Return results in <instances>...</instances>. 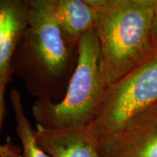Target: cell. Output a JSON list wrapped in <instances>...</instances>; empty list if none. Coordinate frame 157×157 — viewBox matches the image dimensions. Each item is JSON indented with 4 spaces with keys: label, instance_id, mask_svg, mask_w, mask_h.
<instances>
[{
    "label": "cell",
    "instance_id": "11",
    "mask_svg": "<svg viewBox=\"0 0 157 157\" xmlns=\"http://www.w3.org/2000/svg\"><path fill=\"white\" fill-rule=\"evenodd\" d=\"M154 11L151 21V39L155 52H157V0H153Z\"/></svg>",
    "mask_w": 157,
    "mask_h": 157
},
{
    "label": "cell",
    "instance_id": "3",
    "mask_svg": "<svg viewBox=\"0 0 157 157\" xmlns=\"http://www.w3.org/2000/svg\"><path fill=\"white\" fill-rule=\"evenodd\" d=\"M108 88L101 68L99 43L93 29L80 40L77 64L63 99L59 103L35 101L32 115L36 126L55 130L88 127L97 117Z\"/></svg>",
    "mask_w": 157,
    "mask_h": 157
},
{
    "label": "cell",
    "instance_id": "12",
    "mask_svg": "<svg viewBox=\"0 0 157 157\" xmlns=\"http://www.w3.org/2000/svg\"><path fill=\"white\" fill-rule=\"evenodd\" d=\"M5 87H0V129L5 119L6 107L5 101Z\"/></svg>",
    "mask_w": 157,
    "mask_h": 157
},
{
    "label": "cell",
    "instance_id": "8",
    "mask_svg": "<svg viewBox=\"0 0 157 157\" xmlns=\"http://www.w3.org/2000/svg\"><path fill=\"white\" fill-rule=\"evenodd\" d=\"M55 19L62 32L79 44L82 37L95 29V12L87 0H51Z\"/></svg>",
    "mask_w": 157,
    "mask_h": 157
},
{
    "label": "cell",
    "instance_id": "4",
    "mask_svg": "<svg viewBox=\"0 0 157 157\" xmlns=\"http://www.w3.org/2000/svg\"><path fill=\"white\" fill-rule=\"evenodd\" d=\"M156 103L157 52L109 86L101 109L88 128L98 141Z\"/></svg>",
    "mask_w": 157,
    "mask_h": 157
},
{
    "label": "cell",
    "instance_id": "2",
    "mask_svg": "<svg viewBox=\"0 0 157 157\" xmlns=\"http://www.w3.org/2000/svg\"><path fill=\"white\" fill-rule=\"evenodd\" d=\"M108 87L156 53L151 39L153 0H87Z\"/></svg>",
    "mask_w": 157,
    "mask_h": 157
},
{
    "label": "cell",
    "instance_id": "7",
    "mask_svg": "<svg viewBox=\"0 0 157 157\" xmlns=\"http://www.w3.org/2000/svg\"><path fill=\"white\" fill-rule=\"evenodd\" d=\"M35 137L51 157H101L98 140L88 127L55 130L36 126Z\"/></svg>",
    "mask_w": 157,
    "mask_h": 157
},
{
    "label": "cell",
    "instance_id": "1",
    "mask_svg": "<svg viewBox=\"0 0 157 157\" xmlns=\"http://www.w3.org/2000/svg\"><path fill=\"white\" fill-rule=\"evenodd\" d=\"M28 23L13 60V74L39 100L59 103L77 64L78 45L58 26L51 0H28Z\"/></svg>",
    "mask_w": 157,
    "mask_h": 157
},
{
    "label": "cell",
    "instance_id": "9",
    "mask_svg": "<svg viewBox=\"0 0 157 157\" xmlns=\"http://www.w3.org/2000/svg\"><path fill=\"white\" fill-rule=\"evenodd\" d=\"M10 102L16 124V133L22 145V153L20 157H51L41 148L36 140L35 129L25 116L22 99L16 89H12Z\"/></svg>",
    "mask_w": 157,
    "mask_h": 157
},
{
    "label": "cell",
    "instance_id": "10",
    "mask_svg": "<svg viewBox=\"0 0 157 157\" xmlns=\"http://www.w3.org/2000/svg\"><path fill=\"white\" fill-rule=\"evenodd\" d=\"M21 154L20 148L12 143L10 138H7L4 144L0 145V157H20Z\"/></svg>",
    "mask_w": 157,
    "mask_h": 157
},
{
    "label": "cell",
    "instance_id": "5",
    "mask_svg": "<svg viewBox=\"0 0 157 157\" xmlns=\"http://www.w3.org/2000/svg\"><path fill=\"white\" fill-rule=\"evenodd\" d=\"M101 157H157V103L98 141Z\"/></svg>",
    "mask_w": 157,
    "mask_h": 157
},
{
    "label": "cell",
    "instance_id": "6",
    "mask_svg": "<svg viewBox=\"0 0 157 157\" xmlns=\"http://www.w3.org/2000/svg\"><path fill=\"white\" fill-rule=\"evenodd\" d=\"M28 0H0V87L10 81L12 60L28 23Z\"/></svg>",
    "mask_w": 157,
    "mask_h": 157
}]
</instances>
